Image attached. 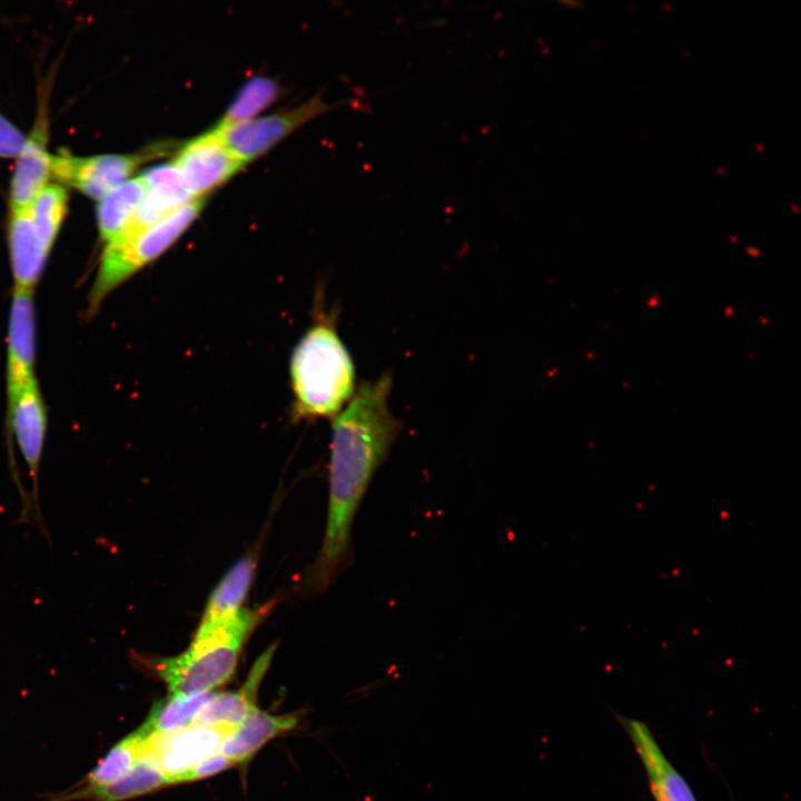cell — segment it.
Listing matches in <instances>:
<instances>
[{"instance_id":"1","label":"cell","mask_w":801,"mask_h":801,"mask_svg":"<svg viewBox=\"0 0 801 801\" xmlns=\"http://www.w3.org/2000/svg\"><path fill=\"white\" fill-rule=\"evenodd\" d=\"M392 385L387 373L362 384L333 423L327 523L312 570L317 589L326 587L345 561L356 512L402 429L388 406Z\"/></svg>"},{"instance_id":"2","label":"cell","mask_w":801,"mask_h":801,"mask_svg":"<svg viewBox=\"0 0 801 801\" xmlns=\"http://www.w3.org/2000/svg\"><path fill=\"white\" fill-rule=\"evenodd\" d=\"M289 375L296 419L332 417L350 400L355 365L338 335L335 314H319L296 344Z\"/></svg>"},{"instance_id":"3","label":"cell","mask_w":801,"mask_h":801,"mask_svg":"<svg viewBox=\"0 0 801 801\" xmlns=\"http://www.w3.org/2000/svg\"><path fill=\"white\" fill-rule=\"evenodd\" d=\"M271 606L243 609L220 625L196 630L189 646L178 655L146 657L134 654V659L144 670L159 678L172 695L212 692L233 678L245 643Z\"/></svg>"},{"instance_id":"4","label":"cell","mask_w":801,"mask_h":801,"mask_svg":"<svg viewBox=\"0 0 801 801\" xmlns=\"http://www.w3.org/2000/svg\"><path fill=\"white\" fill-rule=\"evenodd\" d=\"M202 207L204 198L194 199L141 231L108 243L90 291L91 308H97L116 287L169 249Z\"/></svg>"},{"instance_id":"5","label":"cell","mask_w":801,"mask_h":801,"mask_svg":"<svg viewBox=\"0 0 801 801\" xmlns=\"http://www.w3.org/2000/svg\"><path fill=\"white\" fill-rule=\"evenodd\" d=\"M169 150L170 144L160 142L135 154L78 157L60 151L51 155V176L86 196L100 199L131 179L145 161L162 157Z\"/></svg>"},{"instance_id":"6","label":"cell","mask_w":801,"mask_h":801,"mask_svg":"<svg viewBox=\"0 0 801 801\" xmlns=\"http://www.w3.org/2000/svg\"><path fill=\"white\" fill-rule=\"evenodd\" d=\"M328 109L329 105L316 96L293 109L214 130L245 165Z\"/></svg>"},{"instance_id":"7","label":"cell","mask_w":801,"mask_h":801,"mask_svg":"<svg viewBox=\"0 0 801 801\" xmlns=\"http://www.w3.org/2000/svg\"><path fill=\"white\" fill-rule=\"evenodd\" d=\"M171 164L195 199L202 198L244 166L214 129L185 144Z\"/></svg>"},{"instance_id":"8","label":"cell","mask_w":801,"mask_h":801,"mask_svg":"<svg viewBox=\"0 0 801 801\" xmlns=\"http://www.w3.org/2000/svg\"><path fill=\"white\" fill-rule=\"evenodd\" d=\"M228 726L189 725L180 730L150 735L144 748V754L156 760L171 784L219 752L225 736L231 731Z\"/></svg>"},{"instance_id":"9","label":"cell","mask_w":801,"mask_h":801,"mask_svg":"<svg viewBox=\"0 0 801 801\" xmlns=\"http://www.w3.org/2000/svg\"><path fill=\"white\" fill-rule=\"evenodd\" d=\"M9 419L20 454L28 466L32 484L31 502L41 523L39 504V471L47 432L44 403L37 383L32 379L8 397Z\"/></svg>"},{"instance_id":"10","label":"cell","mask_w":801,"mask_h":801,"mask_svg":"<svg viewBox=\"0 0 801 801\" xmlns=\"http://www.w3.org/2000/svg\"><path fill=\"white\" fill-rule=\"evenodd\" d=\"M642 763L654 801H698L684 777L669 760L650 728L640 720L621 718Z\"/></svg>"},{"instance_id":"11","label":"cell","mask_w":801,"mask_h":801,"mask_svg":"<svg viewBox=\"0 0 801 801\" xmlns=\"http://www.w3.org/2000/svg\"><path fill=\"white\" fill-rule=\"evenodd\" d=\"M33 289L14 287L8 335V397L34 379Z\"/></svg>"},{"instance_id":"12","label":"cell","mask_w":801,"mask_h":801,"mask_svg":"<svg viewBox=\"0 0 801 801\" xmlns=\"http://www.w3.org/2000/svg\"><path fill=\"white\" fill-rule=\"evenodd\" d=\"M140 177L146 185V194L131 224L116 239L141 231L195 199L172 164L155 166Z\"/></svg>"},{"instance_id":"13","label":"cell","mask_w":801,"mask_h":801,"mask_svg":"<svg viewBox=\"0 0 801 801\" xmlns=\"http://www.w3.org/2000/svg\"><path fill=\"white\" fill-rule=\"evenodd\" d=\"M18 156L10 184V209L30 206L51 176V154L47 149L48 121L42 108Z\"/></svg>"},{"instance_id":"14","label":"cell","mask_w":801,"mask_h":801,"mask_svg":"<svg viewBox=\"0 0 801 801\" xmlns=\"http://www.w3.org/2000/svg\"><path fill=\"white\" fill-rule=\"evenodd\" d=\"M275 644L266 649L253 664L244 684L236 691L214 694L195 716L191 725L237 726L256 708L260 682L266 674Z\"/></svg>"},{"instance_id":"15","label":"cell","mask_w":801,"mask_h":801,"mask_svg":"<svg viewBox=\"0 0 801 801\" xmlns=\"http://www.w3.org/2000/svg\"><path fill=\"white\" fill-rule=\"evenodd\" d=\"M171 784L154 758L148 754L137 761L121 779L103 787L70 788L42 801H127Z\"/></svg>"},{"instance_id":"16","label":"cell","mask_w":801,"mask_h":801,"mask_svg":"<svg viewBox=\"0 0 801 801\" xmlns=\"http://www.w3.org/2000/svg\"><path fill=\"white\" fill-rule=\"evenodd\" d=\"M295 713L276 715L257 706L222 740L219 753L236 765L248 762L271 739L297 726Z\"/></svg>"},{"instance_id":"17","label":"cell","mask_w":801,"mask_h":801,"mask_svg":"<svg viewBox=\"0 0 801 801\" xmlns=\"http://www.w3.org/2000/svg\"><path fill=\"white\" fill-rule=\"evenodd\" d=\"M10 210L8 240L14 287L33 289L49 253L37 236L29 208Z\"/></svg>"},{"instance_id":"18","label":"cell","mask_w":801,"mask_h":801,"mask_svg":"<svg viewBox=\"0 0 801 801\" xmlns=\"http://www.w3.org/2000/svg\"><path fill=\"white\" fill-rule=\"evenodd\" d=\"M255 562L250 556L238 560L222 576L209 595L198 631L220 625L235 617L243 604L254 578Z\"/></svg>"},{"instance_id":"19","label":"cell","mask_w":801,"mask_h":801,"mask_svg":"<svg viewBox=\"0 0 801 801\" xmlns=\"http://www.w3.org/2000/svg\"><path fill=\"white\" fill-rule=\"evenodd\" d=\"M146 194L141 177L131 178L99 199L97 222L100 238L107 244L119 237L131 224Z\"/></svg>"},{"instance_id":"20","label":"cell","mask_w":801,"mask_h":801,"mask_svg":"<svg viewBox=\"0 0 801 801\" xmlns=\"http://www.w3.org/2000/svg\"><path fill=\"white\" fill-rule=\"evenodd\" d=\"M149 735L139 726L115 745L71 788L93 789L108 785L126 775L144 754Z\"/></svg>"},{"instance_id":"21","label":"cell","mask_w":801,"mask_h":801,"mask_svg":"<svg viewBox=\"0 0 801 801\" xmlns=\"http://www.w3.org/2000/svg\"><path fill=\"white\" fill-rule=\"evenodd\" d=\"M215 693L168 695L151 708L140 728L150 736L191 725L195 716Z\"/></svg>"},{"instance_id":"22","label":"cell","mask_w":801,"mask_h":801,"mask_svg":"<svg viewBox=\"0 0 801 801\" xmlns=\"http://www.w3.org/2000/svg\"><path fill=\"white\" fill-rule=\"evenodd\" d=\"M281 93L278 82L265 76L250 78L239 90L216 128L243 123L257 117Z\"/></svg>"},{"instance_id":"23","label":"cell","mask_w":801,"mask_h":801,"mask_svg":"<svg viewBox=\"0 0 801 801\" xmlns=\"http://www.w3.org/2000/svg\"><path fill=\"white\" fill-rule=\"evenodd\" d=\"M42 247L50 253L68 208V192L59 185H47L28 207Z\"/></svg>"},{"instance_id":"24","label":"cell","mask_w":801,"mask_h":801,"mask_svg":"<svg viewBox=\"0 0 801 801\" xmlns=\"http://www.w3.org/2000/svg\"><path fill=\"white\" fill-rule=\"evenodd\" d=\"M26 139L12 122L0 113V158L18 157Z\"/></svg>"},{"instance_id":"25","label":"cell","mask_w":801,"mask_h":801,"mask_svg":"<svg viewBox=\"0 0 801 801\" xmlns=\"http://www.w3.org/2000/svg\"><path fill=\"white\" fill-rule=\"evenodd\" d=\"M236 765L233 761H230L228 758L222 755L221 753H216L211 755L210 758L206 759L201 763H199L197 767L185 773L180 779L178 783L182 782H191L197 781L201 779H206L209 777H212L215 774H218L231 767Z\"/></svg>"}]
</instances>
